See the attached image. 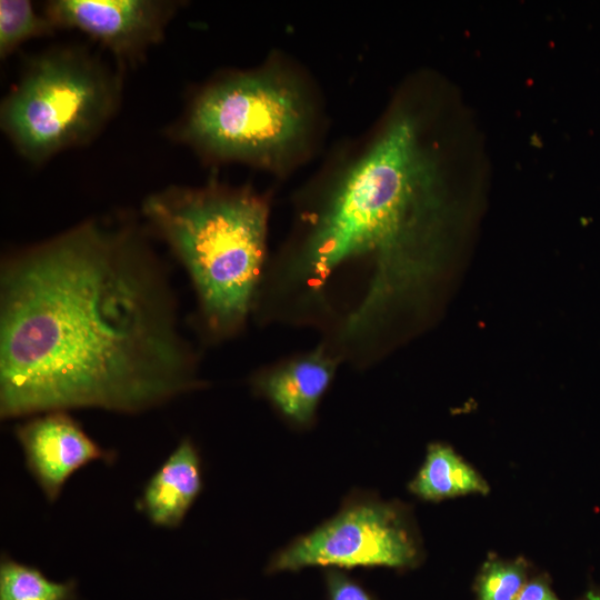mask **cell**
Returning <instances> with one entry per match:
<instances>
[{
	"instance_id": "obj_5",
	"label": "cell",
	"mask_w": 600,
	"mask_h": 600,
	"mask_svg": "<svg viewBox=\"0 0 600 600\" xmlns=\"http://www.w3.org/2000/svg\"><path fill=\"white\" fill-rule=\"evenodd\" d=\"M121 76L79 48L33 57L4 97L0 124L17 151L41 163L96 138L118 110Z\"/></svg>"
},
{
	"instance_id": "obj_11",
	"label": "cell",
	"mask_w": 600,
	"mask_h": 600,
	"mask_svg": "<svg viewBox=\"0 0 600 600\" xmlns=\"http://www.w3.org/2000/svg\"><path fill=\"white\" fill-rule=\"evenodd\" d=\"M409 490L422 500L440 501L469 493L486 494L489 486L452 448L434 442L428 447Z\"/></svg>"
},
{
	"instance_id": "obj_4",
	"label": "cell",
	"mask_w": 600,
	"mask_h": 600,
	"mask_svg": "<svg viewBox=\"0 0 600 600\" xmlns=\"http://www.w3.org/2000/svg\"><path fill=\"white\" fill-rule=\"evenodd\" d=\"M326 130L308 71L280 51L214 76L192 94L172 137L210 163H242L283 178L310 161Z\"/></svg>"
},
{
	"instance_id": "obj_8",
	"label": "cell",
	"mask_w": 600,
	"mask_h": 600,
	"mask_svg": "<svg viewBox=\"0 0 600 600\" xmlns=\"http://www.w3.org/2000/svg\"><path fill=\"white\" fill-rule=\"evenodd\" d=\"M14 434L28 470L50 502L77 470L97 460H113V452L91 439L67 411L31 416L14 428Z\"/></svg>"
},
{
	"instance_id": "obj_6",
	"label": "cell",
	"mask_w": 600,
	"mask_h": 600,
	"mask_svg": "<svg viewBox=\"0 0 600 600\" xmlns=\"http://www.w3.org/2000/svg\"><path fill=\"white\" fill-rule=\"evenodd\" d=\"M420 559V541L407 508L354 489L334 514L278 550L267 572L313 567L408 569Z\"/></svg>"
},
{
	"instance_id": "obj_1",
	"label": "cell",
	"mask_w": 600,
	"mask_h": 600,
	"mask_svg": "<svg viewBox=\"0 0 600 600\" xmlns=\"http://www.w3.org/2000/svg\"><path fill=\"white\" fill-rule=\"evenodd\" d=\"M430 120L427 103L403 92L296 191L258 292V324L311 329L341 364L362 371L402 322L424 316L449 218Z\"/></svg>"
},
{
	"instance_id": "obj_16",
	"label": "cell",
	"mask_w": 600,
	"mask_h": 600,
	"mask_svg": "<svg viewBox=\"0 0 600 600\" xmlns=\"http://www.w3.org/2000/svg\"><path fill=\"white\" fill-rule=\"evenodd\" d=\"M516 600H560L551 590L548 581L536 578L528 581Z\"/></svg>"
},
{
	"instance_id": "obj_10",
	"label": "cell",
	"mask_w": 600,
	"mask_h": 600,
	"mask_svg": "<svg viewBox=\"0 0 600 600\" xmlns=\"http://www.w3.org/2000/svg\"><path fill=\"white\" fill-rule=\"evenodd\" d=\"M202 487L199 451L191 439L184 438L149 479L138 506L152 524L176 528Z\"/></svg>"
},
{
	"instance_id": "obj_12",
	"label": "cell",
	"mask_w": 600,
	"mask_h": 600,
	"mask_svg": "<svg viewBox=\"0 0 600 600\" xmlns=\"http://www.w3.org/2000/svg\"><path fill=\"white\" fill-rule=\"evenodd\" d=\"M0 600H74L72 581L56 582L34 567L2 558Z\"/></svg>"
},
{
	"instance_id": "obj_15",
	"label": "cell",
	"mask_w": 600,
	"mask_h": 600,
	"mask_svg": "<svg viewBox=\"0 0 600 600\" xmlns=\"http://www.w3.org/2000/svg\"><path fill=\"white\" fill-rule=\"evenodd\" d=\"M328 600H374L366 588L342 570L326 569Z\"/></svg>"
},
{
	"instance_id": "obj_17",
	"label": "cell",
	"mask_w": 600,
	"mask_h": 600,
	"mask_svg": "<svg viewBox=\"0 0 600 600\" xmlns=\"http://www.w3.org/2000/svg\"><path fill=\"white\" fill-rule=\"evenodd\" d=\"M582 600H600V592L590 591L584 596Z\"/></svg>"
},
{
	"instance_id": "obj_3",
	"label": "cell",
	"mask_w": 600,
	"mask_h": 600,
	"mask_svg": "<svg viewBox=\"0 0 600 600\" xmlns=\"http://www.w3.org/2000/svg\"><path fill=\"white\" fill-rule=\"evenodd\" d=\"M142 213L188 273L203 336L221 342L241 333L270 257L271 192L216 180L170 186L148 196Z\"/></svg>"
},
{
	"instance_id": "obj_9",
	"label": "cell",
	"mask_w": 600,
	"mask_h": 600,
	"mask_svg": "<svg viewBox=\"0 0 600 600\" xmlns=\"http://www.w3.org/2000/svg\"><path fill=\"white\" fill-rule=\"evenodd\" d=\"M340 361L318 343L256 370L249 384L290 428L307 431L317 423L318 409Z\"/></svg>"
},
{
	"instance_id": "obj_14",
	"label": "cell",
	"mask_w": 600,
	"mask_h": 600,
	"mask_svg": "<svg viewBox=\"0 0 600 600\" xmlns=\"http://www.w3.org/2000/svg\"><path fill=\"white\" fill-rule=\"evenodd\" d=\"M528 568L522 559H490L477 581L478 600H516L527 583Z\"/></svg>"
},
{
	"instance_id": "obj_7",
	"label": "cell",
	"mask_w": 600,
	"mask_h": 600,
	"mask_svg": "<svg viewBox=\"0 0 600 600\" xmlns=\"http://www.w3.org/2000/svg\"><path fill=\"white\" fill-rule=\"evenodd\" d=\"M178 7L164 0H53L43 13L56 29L79 30L129 62L163 39Z\"/></svg>"
},
{
	"instance_id": "obj_2",
	"label": "cell",
	"mask_w": 600,
	"mask_h": 600,
	"mask_svg": "<svg viewBox=\"0 0 600 600\" xmlns=\"http://www.w3.org/2000/svg\"><path fill=\"white\" fill-rule=\"evenodd\" d=\"M198 363L137 227L86 220L2 261V419L140 412L202 388Z\"/></svg>"
},
{
	"instance_id": "obj_13",
	"label": "cell",
	"mask_w": 600,
	"mask_h": 600,
	"mask_svg": "<svg viewBox=\"0 0 600 600\" xmlns=\"http://www.w3.org/2000/svg\"><path fill=\"white\" fill-rule=\"evenodd\" d=\"M56 27L28 0L0 1V57L6 59L29 39L51 34Z\"/></svg>"
}]
</instances>
